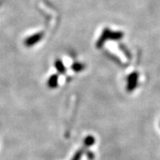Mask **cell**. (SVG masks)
Wrapping results in <instances>:
<instances>
[{
	"instance_id": "cell-1",
	"label": "cell",
	"mask_w": 160,
	"mask_h": 160,
	"mask_svg": "<svg viewBox=\"0 0 160 160\" xmlns=\"http://www.w3.org/2000/svg\"><path fill=\"white\" fill-rule=\"evenodd\" d=\"M81 152L77 153V154H76L75 156H74V158H72V160H79L80 158H81Z\"/></svg>"
}]
</instances>
